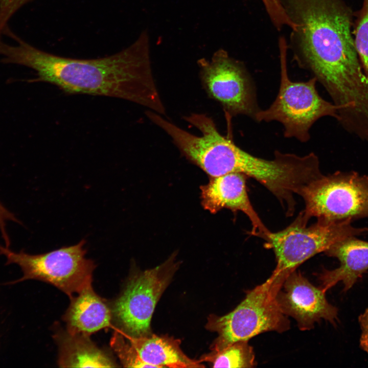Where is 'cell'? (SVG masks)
I'll list each match as a JSON object with an SVG mask.
<instances>
[{
	"mask_svg": "<svg viewBox=\"0 0 368 368\" xmlns=\"http://www.w3.org/2000/svg\"><path fill=\"white\" fill-rule=\"evenodd\" d=\"M59 347L58 363L62 367H111L118 366L105 351L99 348L89 336L60 331L55 335Z\"/></svg>",
	"mask_w": 368,
	"mask_h": 368,
	"instance_id": "obj_15",
	"label": "cell"
},
{
	"mask_svg": "<svg viewBox=\"0 0 368 368\" xmlns=\"http://www.w3.org/2000/svg\"><path fill=\"white\" fill-rule=\"evenodd\" d=\"M280 83L272 103L257 114V122L277 121L284 127V136L302 143L310 139V130L319 119L330 117L337 119V108L323 99L316 89L317 79L313 77L306 81H293L289 77L287 66V45L285 39L279 41Z\"/></svg>",
	"mask_w": 368,
	"mask_h": 368,
	"instance_id": "obj_4",
	"label": "cell"
},
{
	"mask_svg": "<svg viewBox=\"0 0 368 368\" xmlns=\"http://www.w3.org/2000/svg\"><path fill=\"white\" fill-rule=\"evenodd\" d=\"M213 367H254L257 365L253 348L247 340L236 341L219 351H212L200 360Z\"/></svg>",
	"mask_w": 368,
	"mask_h": 368,
	"instance_id": "obj_16",
	"label": "cell"
},
{
	"mask_svg": "<svg viewBox=\"0 0 368 368\" xmlns=\"http://www.w3.org/2000/svg\"><path fill=\"white\" fill-rule=\"evenodd\" d=\"M324 252L340 262L338 267L324 269L319 273L320 287L325 292L339 282L343 285V291H348L368 270V242L355 236L337 241Z\"/></svg>",
	"mask_w": 368,
	"mask_h": 368,
	"instance_id": "obj_12",
	"label": "cell"
},
{
	"mask_svg": "<svg viewBox=\"0 0 368 368\" xmlns=\"http://www.w3.org/2000/svg\"><path fill=\"white\" fill-rule=\"evenodd\" d=\"M354 42L363 70L368 77V0H363L354 32Z\"/></svg>",
	"mask_w": 368,
	"mask_h": 368,
	"instance_id": "obj_17",
	"label": "cell"
},
{
	"mask_svg": "<svg viewBox=\"0 0 368 368\" xmlns=\"http://www.w3.org/2000/svg\"><path fill=\"white\" fill-rule=\"evenodd\" d=\"M173 253L164 262L130 275L120 295L111 305L112 321L129 338L149 335L156 305L180 266Z\"/></svg>",
	"mask_w": 368,
	"mask_h": 368,
	"instance_id": "obj_5",
	"label": "cell"
},
{
	"mask_svg": "<svg viewBox=\"0 0 368 368\" xmlns=\"http://www.w3.org/2000/svg\"><path fill=\"white\" fill-rule=\"evenodd\" d=\"M85 243L83 239L75 245L38 255H30L22 250L14 252L0 244V254L6 256V264H17L24 274L21 278L5 285L27 280H39L72 297L91 286L96 265L85 257Z\"/></svg>",
	"mask_w": 368,
	"mask_h": 368,
	"instance_id": "obj_6",
	"label": "cell"
},
{
	"mask_svg": "<svg viewBox=\"0 0 368 368\" xmlns=\"http://www.w3.org/2000/svg\"><path fill=\"white\" fill-rule=\"evenodd\" d=\"M201 84L208 96L230 117L247 116L254 121L261 110L252 78L244 65L219 49L211 58L197 61Z\"/></svg>",
	"mask_w": 368,
	"mask_h": 368,
	"instance_id": "obj_9",
	"label": "cell"
},
{
	"mask_svg": "<svg viewBox=\"0 0 368 368\" xmlns=\"http://www.w3.org/2000/svg\"><path fill=\"white\" fill-rule=\"evenodd\" d=\"M110 346L124 367H152L140 358L129 339L120 331L114 332Z\"/></svg>",
	"mask_w": 368,
	"mask_h": 368,
	"instance_id": "obj_18",
	"label": "cell"
},
{
	"mask_svg": "<svg viewBox=\"0 0 368 368\" xmlns=\"http://www.w3.org/2000/svg\"><path fill=\"white\" fill-rule=\"evenodd\" d=\"M298 195L305 202L302 211L326 222L368 217V175L354 171L323 175L303 188Z\"/></svg>",
	"mask_w": 368,
	"mask_h": 368,
	"instance_id": "obj_7",
	"label": "cell"
},
{
	"mask_svg": "<svg viewBox=\"0 0 368 368\" xmlns=\"http://www.w3.org/2000/svg\"><path fill=\"white\" fill-rule=\"evenodd\" d=\"M308 221L301 212L289 225L277 232L270 231L264 239L265 247L274 253L275 270L290 273L337 241L368 233V228L355 227L348 220L326 222L317 220L308 226Z\"/></svg>",
	"mask_w": 368,
	"mask_h": 368,
	"instance_id": "obj_8",
	"label": "cell"
},
{
	"mask_svg": "<svg viewBox=\"0 0 368 368\" xmlns=\"http://www.w3.org/2000/svg\"><path fill=\"white\" fill-rule=\"evenodd\" d=\"M127 338L140 358L152 367H205L199 360L187 356L180 348V340L173 336L157 335L152 333L145 337Z\"/></svg>",
	"mask_w": 368,
	"mask_h": 368,
	"instance_id": "obj_14",
	"label": "cell"
},
{
	"mask_svg": "<svg viewBox=\"0 0 368 368\" xmlns=\"http://www.w3.org/2000/svg\"><path fill=\"white\" fill-rule=\"evenodd\" d=\"M148 33L144 31L127 48L104 57L80 59L67 58L39 50L20 41L17 46L4 44V61L34 70L37 78L68 94L114 97L144 106L166 116L165 105L153 75Z\"/></svg>",
	"mask_w": 368,
	"mask_h": 368,
	"instance_id": "obj_2",
	"label": "cell"
},
{
	"mask_svg": "<svg viewBox=\"0 0 368 368\" xmlns=\"http://www.w3.org/2000/svg\"><path fill=\"white\" fill-rule=\"evenodd\" d=\"M296 24L294 58L325 88L339 117L368 114V77L352 33V13L341 0H281Z\"/></svg>",
	"mask_w": 368,
	"mask_h": 368,
	"instance_id": "obj_1",
	"label": "cell"
},
{
	"mask_svg": "<svg viewBox=\"0 0 368 368\" xmlns=\"http://www.w3.org/2000/svg\"><path fill=\"white\" fill-rule=\"evenodd\" d=\"M273 24L278 29L286 25L295 31L297 25L287 14L281 0H261Z\"/></svg>",
	"mask_w": 368,
	"mask_h": 368,
	"instance_id": "obj_19",
	"label": "cell"
},
{
	"mask_svg": "<svg viewBox=\"0 0 368 368\" xmlns=\"http://www.w3.org/2000/svg\"><path fill=\"white\" fill-rule=\"evenodd\" d=\"M247 177L240 173L210 177L208 183L200 188L201 205L212 214L223 209L234 213L243 212L251 222L250 234L264 240L270 231L263 223L250 202L247 192Z\"/></svg>",
	"mask_w": 368,
	"mask_h": 368,
	"instance_id": "obj_11",
	"label": "cell"
},
{
	"mask_svg": "<svg viewBox=\"0 0 368 368\" xmlns=\"http://www.w3.org/2000/svg\"><path fill=\"white\" fill-rule=\"evenodd\" d=\"M289 274L274 270L265 282L247 290L232 311L223 316L209 315L205 328L218 335L210 349L219 351L238 341H249L264 332L288 330L290 321L280 308L276 297Z\"/></svg>",
	"mask_w": 368,
	"mask_h": 368,
	"instance_id": "obj_3",
	"label": "cell"
},
{
	"mask_svg": "<svg viewBox=\"0 0 368 368\" xmlns=\"http://www.w3.org/2000/svg\"><path fill=\"white\" fill-rule=\"evenodd\" d=\"M10 220L20 223L15 215L8 210L0 202V231L5 241V245L9 246L10 241L6 229V221Z\"/></svg>",
	"mask_w": 368,
	"mask_h": 368,
	"instance_id": "obj_20",
	"label": "cell"
},
{
	"mask_svg": "<svg viewBox=\"0 0 368 368\" xmlns=\"http://www.w3.org/2000/svg\"><path fill=\"white\" fill-rule=\"evenodd\" d=\"M31 0H0V14L10 18L21 6Z\"/></svg>",
	"mask_w": 368,
	"mask_h": 368,
	"instance_id": "obj_22",
	"label": "cell"
},
{
	"mask_svg": "<svg viewBox=\"0 0 368 368\" xmlns=\"http://www.w3.org/2000/svg\"><path fill=\"white\" fill-rule=\"evenodd\" d=\"M70 298V306L63 317L70 333L90 336L111 325V308L91 286Z\"/></svg>",
	"mask_w": 368,
	"mask_h": 368,
	"instance_id": "obj_13",
	"label": "cell"
},
{
	"mask_svg": "<svg viewBox=\"0 0 368 368\" xmlns=\"http://www.w3.org/2000/svg\"><path fill=\"white\" fill-rule=\"evenodd\" d=\"M358 322L361 331L359 339L360 348L368 353V308L359 316Z\"/></svg>",
	"mask_w": 368,
	"mask_h": 368,
	"instance_id": "obj_21",
	"label": "cell"
},
{
	"mask_svg": "<svg viewBox=\"0 0 368 368\" xmlns=\"http://www.w3.org/2000/svg\"><path fill=\"white\" fill-rule=\"evenodd\" d=\"M276 298L282 312L294 318L302 331L311 330L322 319L336 325L337 308L327 301L324 290L296 270L285 279Z\"/></svg>",
	"mask_w": 368,
	"mask_h": 368,
	"instance_id": "obj_10",
	"label": "cell"
}]
</instances>
